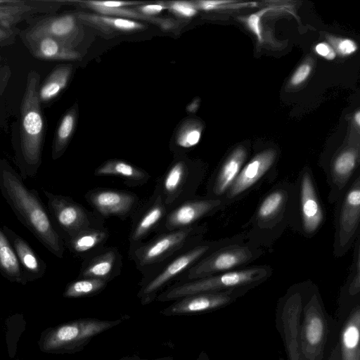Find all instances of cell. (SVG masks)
Masks as SVG:
<instances>
[{"mask_svg":"<svg viewBox=\"0 0 360 360\" xmlns=\"http://www.w3.org/2000/svg\"><path fill=\"white\" fill-rule=\"evenodd\" d=\"M278 154L274 148L258 152L249 160L223 198L227 206L245 197L265 177L276 164Z\"/></svg>","mask_w":360,"mask_h":360,"instance_id":"cell-16","label":"cell"},{"mask_svg":"<svg viewBox=\"0 0 360 360\" xmlns=\"http://www.w3.org/2000/svg\"><path fill=\"white\" fill-rule=\"evenodd\" d=\"M83 25L93 27L105 34H124L144 30L140 22L96 13H74Z\"/></svg>","mask_w":360,"mask_h":360,"instance_id":"cell-25","label":"cell"},{"mask_svg":"<svg viewBox=\"0 0 360 360\" xmlns=\"http://www.w3.org/2000/svg\"><path fill=\"white\" fill-rule=\"evenodd\" d=\"M86 201L101 217H117L125 220L131 217L141 205L134 193L109 188H96L84 195Z\"/></svg>","mask_w":360,"mask_h":360,"instance_id":"cell-18","label":"cell"},{"mask_svg":"<svg viewBox=\"0 0 360 360\" xmlns=\"http://www.w3.org/2000/svg\"><path fill=\"white\" fill-rule=\"evenodd\" d=\"M312 70L310 63H304L301 64L291 77L290 84L292 86H298L304 82L309 76Z\"/></svg>","mask_w":360,"mask_h":360,"instance_id":"cell-42","label":"cell"},{"mask_svg":"<svg viewBox=\"0 0 360 360\" xmlns=\"http://www.w3.org/2000/svg\"><path fill=\"white\" fill-rule=\"evenodd\" d=\"M134 8L142 15L148 17H155V15L160 13L164 10H167L166 1H156L153 3H144Z\"/></svg>","mask_w":360,"mask_h":360,"instance_id":"cell-41","label":"cell"},{"mask_svg":"<svg viewBox=\"0 0 360 360\" xmlns=\"http://www.w3.org/2000/svg\"><path fill=\"white\" fill-rule=\"evenodd\" d=\"M0 274L11 282L25 285L22 269L8 238L0 229Z\"/></svg>","mask_w":360,"mask_h":360,"instance_id":"cell-30","label":"cell"},{"mask_svg":"<svg viewBox=\"0 0 360 360\" xmlns=\"http://www.w3.org/2000/svg\"><path fill=\"white\" fill-rule=\"evenodd\" d=\"M331 47L336 54L346 56L351 55L357 50L356 44L350 39H340L332 37L330 39Z\"/></svg>","mask_w":360,"mask_h":360,"instance_id":"cell-39","label":"cell"},{"mask_svg":"<svg viewBox=\"0 0 360 360\" xmlns=\"http://www.w3.org/2000/svg\"><path fill=\"white\" fill-rule=\"evenodd\" d=\"M247 158L248 150L244 146L233 149L210 176L205 196L223 200L245 164Z\"/></svg>","mask_w":360,"mask_h":360,"instance_id":"cell-21","label":"cell"},{"mask_svg":"<svg viewBox=\"0 0 360 360\" xmlns=\"http://www.w3.org/2000/svg\"><path fill=\"white\" fill-rule=\"evenodd\" d=\"M72 67L70 65H60L55 68L39 88L41 103H46L56 98L66 86L71 75Z\"/></svg>","mask_w":360,"mask_h":360,"instance_id":"cell-31","label":"cell"},{"mask_svg":"<svg viewBox=\"0 0 360 360\" xmlns=\"http://www.w3.org/2000/svg\"><path fill=\"white\" fill-rule=\"evenodd\" d=\"M196 360H210L207 354L202 351L198 356Z\"/></svg>","mask_w":360,"mask_h":360,"instance_id":"cell-48","label":"cell"},{"mask_svg":"<svg viewBox=\"0 0 360 360\" xmlns=\"http://www.w3.org/2000/svg\"><path fill=\"white\" fill-rule=\"evenodd\" d=\"M226 207L222 199L210 198L205 195L196 196L169 211L155 231L161 233L192 226Z\"/></svg>","mask_w":360,"mask_h":360,"instance_id":"cell-15","label":"cell"},{"mask_svg":"<svg viewBox=\"0 0 360 360\" xmlns=\"http://www.w3.org/2000/svg\"><path fill=\"white\" fill-rule=\"evenodd\" d=\"M96 176H115L123 180L131 187L140 186L150 179L145 170L122 160H108L98 166L94 171Z\"/></svg>","mask_w":360,"mask_h":360,"instance_id":"cell-27","label":"cell"},{"mask_svg":"<svg viewBox=\"0 0 360 360\" xmlns=\"http://www.w3.org/2000/svg\"><path fill=\"white\" fill-rule=\"evenodd\" d=\"M33 56L47 60H75L80 53L65 44L47 36L23 39Z\"/></svg>","mask_w":360,"mask_h":360,"instance_id":"cell-26","label":"cell"},{"mask_svg":"<svg viewBox=\"0 0 360 360\" xmlns=\"http://www.w3.org/2000/svg\"><path fill=\"white\" fill-rule=\"evenodd\" d=\"M360 304L355 303L349 311L340 333L341 360H360Z\"/></svg>","mask_w":360,"mask_h":360,"instance_id":"cell-28","label":"cell"},{"mask_svg":"<svg viewBox=\"0 0 360 360\" xmlns=\"http://www.w3.org/2000/svg\"><path fill=\"white\" fill-rule=\"evenodd\" d=\"M65 4H77L82 7L89 8L93 11L99 8H118L129 6H138L144 4L142 1H64Z\"/></svg>","mask_w":360,"mask_h":360,"instance_id":"cell-37","label":"cell"},{"mask_svg":"<svg viewBox=\"0 0 360 360\" xmlns=\"http://www.w3.org/2000/svg\"><path fill=\"white\" fill-rule=\"evenodd\" d=\"M354 122H356V125L359 127L360 125V112L357 111L356 114L354 115Z\"/></svg>","mask_w":360,"mask_h":360,"instance_id":"cell-49","label":"cell"},{"mask_svg":"<svg viewBox=\"0 0 360 360\" xmlns=\"http://www.w3.org/2000/svg\"><path fill=\"white\" fill-rule=\"evenodd\" d=\"M166 4L167 10L182 18H191L195 16L198 11L194 1H166Z\"/></svg>","mask_w":360,"mask_h":360,"instance_id":"cell-38","label":"cell"},{"mask_svg":"<svg viewBox=\"0 0 360 360\" xmlns=\"http://www.w3.org/2000/svg\"><path fill=\"white\" fill-rule=\"evenodd\" d=\"M13 32L11 28H6L0 26V43L11 38Z\"/></svg>","mask_w":360,"mask_h":360,"instance_id":"cell-45","label":"cell"},{"mask_svg":"<svg viewBox=\"0 0 360 360\" xmlns=\"http://www.w3.org/2000/svg\"><path fill=\"white\" fill-rule=\"evenodd\" d=\"M39 76L31 71L20 106L18 165L22 179L34 178L41 162L44 121L39 96Z\"/></svg>","mask_w":360,"mask_h":360,"instance_id":"cell-3","label":"cell"},{"mask_svg":"<svg viewBox=\"0 0 360 360\" xmlns=\"http://www.w3.org/2000/svg\"><path fill=\"white\" fill-rule=\"evenodd\" d=\"M249 290L248 288H239L188 295L173 301L160 314L166 316H187L213 311L233 302Z\"/></svg>","mask_w":360,"mask_h":360,"instance_id":"cell-19","label":"cell"},{"mask_svg":"<svg viewBox=\"0 0 360 360\" xmlns=\"http://www.w3.org/2000/svg\"><path fill=\"white\" fill-rule=\"evenodd\" d=\"M264 254L265 250L247 241L225 245L198 261L182 274L176 283L193 281L245 268Z\"/></svg>","mask_w":360,"mask_h":360,"instance_id":"cell-9","label":"cell"},{"mask_svg":"<svg viewBox=\"0 0 360 360\" xmlns=\"http://www.w3.org/2000/svg\"><path fill=\"white\" fill-rule=\"evenodd\" d=\"M317 54L327 60H333L336 57V53L331 46L326 42H321L315 46Z\"/></svg>","mask_w":360,"mask_h":360,"instance_id":"cell-44","label":"cell"},{"mask_svg":"<svg viewBox=\"0 0 360 360\" xmlns=\"http://www.w3.org/2000/svg\"><path fill=\"white\" fill-rule=\"evenodd\" d=\"M198 107V101H194L187 106V110L191 112H195Z\"/></svg>","mask_w":360,"mask_h":360,"instance_id":"cell-47","label":"cell"},{"mask_svg":"<svg viewBox=\"0 0 360 360\" xmlns=\"http://www.w3.org/2000/svg\"><path fill=\"white\" fill-rule=\"evenodd\" d=\"M0 191L18 219L52 254L62 258L65 244L38 193L6 161H0Z\"/></svg>","mask_w":360,"mask_h":360,"instance_id":"cell-1","label":"cell"},{"mask_svg":"<svg viewBox=\"0 0 360 360\" xmlns=\"http://www.w3.org/2000/svg\"><path fill=\"white\" fill-rule=\"evenodd\" d=\"M299 349L302 360H323L328 339L332 333L318 288L309 281L300 313Z\"/></svg>","mask_w":360,"mask_h":360,"instance_id":"cell-8","label":"cell"},{"mask_svg":"<svg viewBox=\"0 0 360 360\" xmlns=\"http://www.w3.org/2000/svg\"><path fill=\"white\" fill-rule=\"evenodd\" d=\"M52 223L63 240L91 228L104 226V219L70 197L44 191Z\"/></svg>","mask_w":360,"mask_h":360,"instance_id":"cell-12","label":"cell"},{"mask_svg":"<svg viewBox=\"0 0 360 360\" xmlns=\"http://www.w3.org/2000/svg\"><path fill=\"white\" fill-rule=\"evenodd\" d=\"M108 282L91 278H77L69 283L63 292L66 298L91 297L99 294L107 286Z\"/></svg>","mask_w":360,"mask_h":360,"instance_id":"cell-32","label":"cell"},{"mask_svg":"<svg viewBox=\"0 0 360 360\" xmlns=\"http://www.w3.org/2000/svg\"><path fill=\"white\" fill-rule=\"evenodd\" d=\"M118 360H174V358L172 356H167L159 357V358H156V359H141L139 356L134 355V356H124Z\"/></svg>","mask_w":360,"mask_h":360,"instance_id":"cell-46","label":"cell"},{"mask_svg":"<svg viewBox=\"0 0 360 360\" xmlns=\"http://www.w3.org/2000/svg\"><path fill=\"white\" fill-rule=\"evenodd\" d=\"M3 231L11 242L27 282L41 278L46 269V263L27 241L6 226Z\"/></svg>","mask_w":360,"mask_h":360,"instance_id":"cell-24","label":"cell"},{"mask_svg":"<svg viewBox=\"0 0 360 360\" xmlns=\"http://www.w3.org/2000/svg\"><path fill=\"white\" fill-rule=\"evenodd\" d=\"M272 275L268 265L247 266L211 276L175 283L162 290L156 301L165 302L198 293L223 292L239 288L250 290L266 281Z\"/></svg>","mask_w":360,"mask_h":360,"instance_id":"cell-6","label":"cell"},{"mask_svg":"<svg viewBox=\"0 0 360 360\" xmlns=\"http://www.w3.org/2000/svg\"><path fill=\"white\" fill-rule=\"evenodd\" d=\"M206 224L158 233L147 242L130 250L129 255L136 267L146 278L167 262L203 240Z\"/></svg>","mask_w":360,"mask_h":360,"instance_id":"cell-4","label":"cell"},{"mask_svg":"<svg viewBox=\"0 0 360 360\" xmlns=\"http://www.w3.org/2000/svg\"><path fill=\"white\" fill-rule=\"evenodd\" d=\"M30 26L23 32V39L41 36L52 37L73 48L82 36V23L75 13L45 15L29 20Z\"/></svg>","mask_w":360,"mask_h":360,"instance_id":"cell-17","label":"cell"},{"mask_svg":"<svg viewBox=\"0 0 360 360\" xmlns=\"http://www.w3.org/2000/svg\"><path fill=\"white\" fill-rule=\"evenodd\" d=\"M168 211L156 187L148 200L139 205L131 216L129 236V250L143 242L151 232L155 231Z\"/></svg>","mask_w":360,"mask_h":360,"instance_id":"cell-20","label":"cell"},{"mask_svg":"<svg viewBox=\"0 0 360 360\" xmlns=\"http://www.w3.org/2000/svg\"><path fill=\"white\" fill-rule=\"evenodd\" d=\"M230 1H194L197 8L205 11L217 9L224 5L230 4Z\"/></svg>","mask_w":360,"mask_h":360,"instance_id":"cell-43","label":"cell"},{"mask_svg":"<svg viewBox=\"0 0 360 360\" xmlns=\"http://www.w3.org/2000/svg\"><path fill=\"white\" fill-rule=\"evenodd\" d=\"M309 281L291 286L281 299L277 328L284 342L288 360H302L298 345L300 317Z\"/></svg>","mask_w":360,"mask_h":360,"instance_id":"cell-13","label":"cell"},{"mask_svg":"<svg viewBox=\"0 0 360 360\" xmlns=\"http://www.w3.org/2000/svg\"><path fill=\"white\" fill-rule=\"evenodd\" d=\"M76 121V113L74 110H70L63 117L58 128L54 139L52 158L58 159L63 153L73 133Z\"/></svg>","mask_w":360,"mask_h":360,"instance_id":"cell-34","label":"cell"},{"mask_svg":"<svg viewBox=\"0 0 360 360\" xmlns=\"http://www.w3.org/2000/svg\"><path fill=\"white\" fill-rule=\"evenodd\" d=\"M271 9V8H264L257 13L250 15L246 19V24L248 27L259 41H262V28L260 25L261 18L266 12Z\"/></svg>","mask_w":360,"mask_h":360,"instance_id":"cell-40","label":"cell"},{"mask_svg":"<svg viewBox=\"0 0 360 360\" xmlns=\"http://www.w3.org/2000/svg\"><path fill=\"white\" fill-rule=\"evenodd\" d=\"M297 187V231L304 237L311 238L322 227L324 210L311 170L304 168L295 181Z\"/></svg>","mask_w":360,"mask_h":360,"instance_id":"cell-14","label":"cell"},{"mask_svg":"<svg viewBox=\"0 0 360 360\" xmlns=\"http://www.w3.org/2000/svg\"><path fill=\"white\" fill-rule=\"evenodd\" d=\"M354 251L350 272L343 287V295L347 294L349 298L359 297L360 292V238L354 243Z\"/></svg>","mask_w":360,"mask_h":360,"instance_id":"cell-35","label":"cell"},{"mask_svg":"<svg viewBox=\"0 0 360 360\" xmlns=\"http://www.w3.org/2000/svg\"><path fill=\"white\" fill-rule=\"evenodd\" d=\"M202 127L195 121L190 120L181 125L176 135V145L183 149L196 146L201 138Z\"/></svg>","mask_w":360,"mask_h":360,"instance_id":"cell-36","label":"cell"},{"mask_svg":"<svg viewBox=\"0 0 360 360\" xmlns=\"http://www.w3.org/2000/svg\"><path fill=\"white\" fill-rule=\"evenodd\" d=\"M94 12L98 14L111 15L129 20H144L148 22L155 24L160 28L167 30L174 26V21L171 19L161 18L157 17H148L142 15L134 8H99L94 10Z\"/></svg>","mask_w":360,"mask_h":360,"instance_id":"cell-33","label":"cell"},{"mask_svg":"<svg viewBox=\"0 0 360 360\" xmlns=\"http://www.w3.org/2000/svg\"><path fill=\"white\" fill-rule=\"evenodd\" d=\"M109 235V231L105 226L91 228L66 239L64 244L65 247L75 255H86L101 249Z\"/></svg>","mask_w":360,"mask_h":360,"instance_id":"cell-29","label":"cell"},{"mask_svg":"<svg viewBox=\"0 0 360 360\" xmlns=\"http://www.w3.org/2000/svg\"><path fill=\"white\" fill-rule=\"evenodd\" d=\"M206 171L202 165L181 158L174 161L159 177L156 187L167 210L196 197Z\"/></svg>","mask_w":360,"mask_h":360,"instance_id":"cell-10","label":"cell"},{"mask_svg":"<svg viewBox=\"0 0 360 360\" xmlns=\"http://www.w3.org/2000/svg\"><path fill=\"white\" fill-rule=\"evenodd\" d=\"M129 316L115 320L82 318L45 329L38 346L47 354H72L80 352L98 335L118 326Z\"/></svg>","mask_w":360,"mask_h":360,"instance_id":"cell-7","label":"cell"},{"mask_svg":"<svg viewBox=\"0 0 360 360\" xmlns=\"http://www.w3.org/2000/svg\"><path fill=\"white\" fill-rule=\"evenodd\" d=\"M122 266V255L117 248H102L86 257L78 278H96L108 283L121 274Z\"/></svg>","mask_w":360,"mask_h":360,"instance_id":"cell-23","label":"cell"},{"mask_svg":"<svg viewBox=\"0 0 360 360\" xmlns=\"http://www.w3.org/2000/svg\"><path fill=\"white\" fill-rule=\"evenodd\" d=\"M297 224L296 183L282 181L260 200L243 233L245 241L266 250L271 248L288 228L296 231Z\"/></svg>","mask_w":360,"mask_h":360,"instance_id":"cell-2","label":"cell"},{"mask_svg":"<svg viewBox=\"0 0 360 360\" xmlns=\"http://www.w3.org/2000/svg\"><path fill=\"white\" fill-rule=\"evenodd\" d=\"M64 1H0V26L11 27L37 15H51L58 11Z\"/></svg>","mask_w":360,"mask_h":360,"instance_id":"cell-22","label":"cell"},{"mask_svg":"<svg viewBox=\"0 0 360 360\" xmlns=\"http://www.w3.org/2000/svg\"><path fill=\"white\" fill-rule=\"evenodd\" d=\"M23 360H25V359H23Z\"/></svg>","mask_w":360,"mask_h":360,"instance_id":"cell-50","label":"cell"},{"mask_svg":"<svg viewBox=\"0 0 360 360\" xmlns=\"http://www.w3.org/2000/svg\"><path fill=\"white\" fill-rule=\"evenodd\" d=\"M245 241L243 233L218 240H202L175 256L155 272L142 278L137 293L141 304L145 306L156 300L158 295L168 284L176 281L195 264L212 252L225 245Z\"/></svg>","mask_w":360,"mask_h":360,"instance_id":"cell-5","label":"cell"},{"mask_svg":"<svg viewBox=\"0 0 360 360\" xmlns=\"http://www.w3.org/2000/svg\"><path fill=\"white\" fill-rule=\"evenodd\" d=\"M335 203L333 254L335 257H341L347 252L359 236V173Z\"/></svg>","mask_w":360,"mask_h":360,"instance_id":"cell-11","label":"cell"}]
</instances>
